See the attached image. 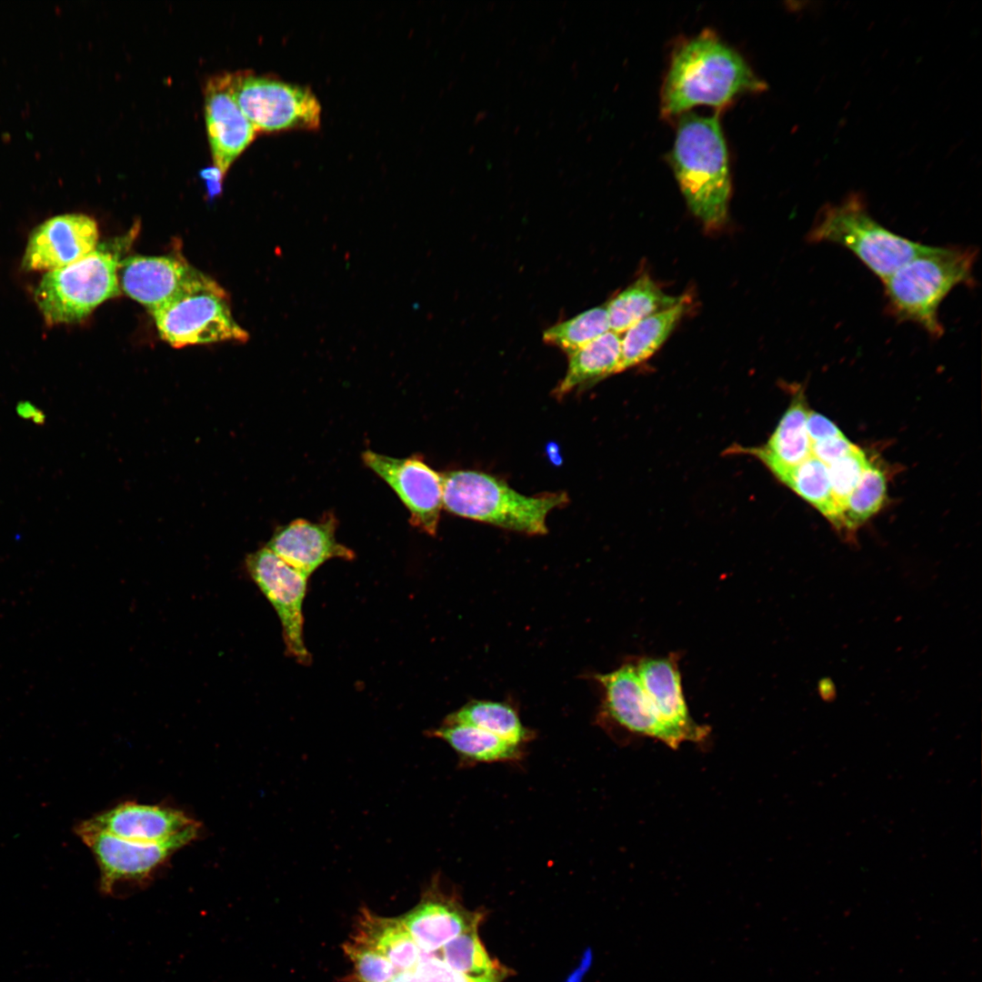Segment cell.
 Masks as SVG:
<instances>
[{
	"instance_id": "1",
	"label": "cell",
	"mask_w": 982,
	"mask_h": 982,
	"mask_svg": "<svg viewBox=\"0 0 982 982\" xmlns=\"http://www.w3.org/2000/svg\"><path fill=\"white\" fill-rule=\"evenodd\" d=\"M766 88L740 54L707 29L673 51L660 110L664 117H673L700 105L720 109L739 95Z\"/></svg>"
},
{
	"instance_id": "2",
	"label": "cell",
	"mask_w": 982,
	"mask_h": 982,
	"mask_svg": "<svg viewBox=\"0 0 982 982\" xmlns=\"http://www.w3.org/2000/svg\"><path fill=\"white\" fill-rule=\"evenodd\" d=\"M977 256L974 246H928L882 282L887 313L898 322L917 325L931 338H940L945 333L940 305L956 286H975Z\"/></svg>"
},
{
	"instance_id": "3",
	"label": "cell",
	"mask_w": 982,
	"mask_h": 982,
	"mask_svg": "<svg viewBox=\"0 0 982 982\" xmlns=\"http://www.w3.org/2000/svg\"><path fill=\"white\" fill-rule=\"evenodd\" d=\"M670 163L686 205L709 229L727 219L731 180L719 114L687 113L678 120Z\"/></svg>"
},
{
	"instance_id": "4",
	"label": "cell",
	"mask_w": 982,
	"mask_h": 982,
	"mask_svg": "<svg viewBox=\"0 0 982 982\" xmlns=\"http://www.w3.org/2000/svg\"><path fill=\"white\" fill-rule=\"evenodd\" d=\"M134 233L98 244L79 260L44 275L34 298L47 325L80 322L119 296L118 266Z\"/></svg>"
},
{
	"instance_id": "5",
	"label": "cell",
	"mask_w": 982,
	"mask_h": 982,
	"mask_svg": "<svg viewBox=\"0 0 982 982\" xmlns=\"http://www.w3.org/2000/svg\"><path fill=\"white\" fill-rule=\"evenodd\" d=\"M442 477L443 506L448 512L529 535L546 534L549 512L568 501L566 493L521 495L483 472L457 470Z\"/></svg>"
},
{
	"instance_id": "6",
	"label": "cell",
	"mask_w": 982,
	"mask_h": 982,
	"mask_svg": "<svg viewBox=\"0 0 982 982\" xmlns=\"http://www.w3.org/2000/svg\"><path fill=\"white\" fill-rule=\"evenodd\" d=\"M808 242L833 243L855 255L882 282L928 246L899 235L869 213L865 196L851 192L837 204L818 211Z\"/></svg>"
},
{
	"instance_id": "7",
	"label": "cell",
	"mask_w": 982,
	"mask_h": 982,
	"mask_svg": "<svg viewBox=\"0 0 982 982\" xmlns=\"http://www.w3.org/2000/svg\"><path fill=\"white\" fill-rule=\"evenodd\" d=\"M150 313L160 337L175 348L249 338L232 316L226 293L207 276Z\"/></svg>"
},
{
	"instance_id": "8",
	"label": "cell",
	"mask_w": 982,
	"mask_h": 982,
	"mask_svg": "<svg viewBox=\"0 0 982 982\" xmlns=\"http://www.w3.org/2000/svg\"><path fill=\"white\" fill-rule=\"evenodd\" d=\"M232 95L256 132L317 129L321 105L310 89L249 72L230 73Z\"/></svg>"
},
{
	"instance_id": "9",
	"label": "cell",
	"mask_w": 982,
	"mask_h": 982,
	"mask_svg": "<svg viewBox=\"0 0 982 982\" xmlns=\"http://www.w3.org/2000/svg\"><path fill=\"white\" fill-rule=\"evenodd\" d=\"M200 827L164 843L145 844L125 840L79 823L75 831L93 853L100 870V887L110 892L120 881L148 878L180 848L194 841Z\"/></svg>"
},
{
	"instance_id": "10",
	"label": "cell",
	"mask_w": 982,
	"mask_h": 982,
	"mask_svg": "<svg viewBox=\"0 0 982 982\" xmlns=\"http://www.w3.org/2000/svg\"><path fill=\"white\" fill-rule=\"evenodd\" d=\"M246 567L278 615L287 653L298 663L308 665L311 655L304 643L302 610L308 577L266 546L247 556Z\"/></svg>"
},
{
	"instance_id": "11",
	"label": "cell",
	"mask_w": 982,
	"mask_h": 982,
	"mask_svg": "<svg viewBox=\"0 0 982 982\" xmlns=\"http://www.w3.org/2000/svg\"><path fill=\"white\" fill-rule=\"evenodd\" d=\"M362 458L399 496L410 512L411 524L436 536L443 506L442 475L416 456L395 458L366 451Z\"/></svg>"
},
{
	"instance_id": "12",
	"label": "cell",
	"mask_w": 982,
	"mask_h": 982,
	"mask_svg": "<svg viewBox=\"0 0 982 982\" xmlns=\"http://www.w3.org/2000/svg\"><path fill=\"white\" fill-rule=\"evenodd\" d=\"M634 666L656 716L671 736L673 749L685 742L705 741L709 728L697 724L689 714L676 655L644 657Z\"/></svg>"
},
{
	"instance_id": "13",
	"label": "cell",
	"mask_w": 982,
	"mask_h": 982,
	"mask_svg": "<svg viewBox=\"0 0 982 982\" xmlns=\"http://www.w3.org/2000/svg\"><path fill=\"white\" fill-rule=\"evenodd\" d=\"M98 245L96 222L84 214L53 216L31 232L22 258L24 271H53L92 252Z\"/></svg>"
},
{
	"instance_id": "14",
	"label": "cell",
	"mask_w": 982,
	"mask_h": 982,
	"mask_svg": "<svg viewBox=\"0 0 982 982\" xmlns=\"http://www.w3.org/2000/svg\"><path fill=\"white\" fill-rule=\"evenodd\" d=\"M119 286L151 312L206 276L175 256H131L121 260Z\"/></svg>"
},
{
	"instance_id": "15",
	"label": "cell",
	"mask_w": 982,
	"mask_h": 982,
	"mask_svg": "<svg viewBox=\"0 0 982 982\" xmlns=\"http://www.w3.org/2000/svg\"><path fill=\"white\" fill-rule=\"evenodd\" d=\"M205 119L214 167L224 177L257 133L232 95L230 73L216 75L207 81Z\"/></svg>"
},
{
	"instance_id": "16",
	"label": "cell",
	"mask_w": 982,
	"mask_h": 982,
	"mask_svg": "<svg viewBox=\"0 0 982 982\" xmlns=\"http://www.w3.org/2000/svg\"><path fill=\"white\" fill-rule=\"evenodd\" d=\"M81 823L125 840L145 844L164 843L200 827L179 809L135 802L122 803Z\"/></svg>"
},
{
	"instance_id": "17",
	"label": "cell",
	"mask_w": 982,
	"mask_h": 982,
	"mask_svg": "<svg viewBox=\"0 0 982 982\" xmlns=\"http://www.w3.org/2000/svg\"><path fill=\"white\" fill-rule=\"evenodd\" d=\"M596 678L604 689L606 717L628 733L656 739L673 749L671 736L656 716L634 665H624Z\"/></svg>"
},
{
	"instance_id": "18",
	"label": "cell",
	"mask_w": 982,
	"mask_h": 982,
	"mask_svg": "<svg viewBox=\"0 0 982 982\" xmlns=\"http://www.w3.org/2000/svg\"><path fill=\"white\" fill-rule=\"evenodd\" d=\"M481 914L471 912L442 890L436 877L418 905L401 918L420 950L431 953L476 928Z\"/></svg>"
},
{
	"instance_id": "19",
	"label": "cell",
	"mask_w": 982,
	"mask_h": 982,
	"mask_svg": "<svg viewBox=\"0 0 982 982\" xmlns=\"http://www.w3.org/2000/svg\"><path fill=\"white\" fill-rule=\"evenodd\" d=\"M334 516L313 523L296 519L278 529L266 547L307 577L331 558L352 560L355 553L336 539Z\"/></svg>"
},
{
	"instance_id": "20",
	"label": "cell",
	"mask_w": 982,
	"mask_h": 982,
	"mask_svg": "<svg viewBox=\"0 0 982 982\" xmlns=\"http://www.w3.org/2000/svg\"><path fill=\"white\" fill-rule=\"evenodd\" d=\"M808 412L803 391H798L767 442L740 450L759 459L774 476L802 463L811 456L807 431Z\"/></svg>"
},
{
	"instance_id": "21",
	"label": "cell",
	"mask_w": 982,
	"mask_h": 982,
	"mask_svg": "<svg viewBox=\"0 0 982 982\" xmlns=\"http://www.w3.org/2000/svg\"><path fill=\"white\" fill-rule=\"evenodd\" d=\"M621 338L620 335L608 331L568 354L566 373L554 395L562 398L576 387L594 385L615 374L620 359Z\"/></svg>"
},
{
	"instance_id": "22",
	"label": "cell",
	"mask_w": 982,
	"mask_h": 982,
	"mask_svg": "<svg viewBox=\"0 0 982 982\" xmlns=\"http://www.w3.org/2000/svg\"><path fill=\"white\" fill-rule=\"evenodd\" d=\"M428 736L444 740L465 763L513 762L523 757L522 746L466 724L443 722Z\"/></svg>"
},
{
	"instance_id": "23",
	"label": "cell",
	"mask_w": 982,
	"mask_h": 982,
	"mask_svg": "<svg viewBox=\"0 0 982 982\" xmlns=\"http://www.w3.org/2000/svg\"><path fill=\"white\" fill-rule=\"evenodd\" d=\"M358 924L355 940L379 952L397 970L415 969L419 961L420 949L401 918L381 917L364 909Z\"/></svg>"
},
{
	"instance_id": "24",
	"label": "cell",
	"mask_w": 982,
	"mask_h": 982,
	"mask_svg": "<svg viewBox=\"0 0 982 982\" xmlns=\"http://www.w3.org/2000/svg\"><path fill=\"white\" fill-rule=\"evenodd\" d=\"M686 298L653 314L630 326L621 338L620 359L616 373L625 371L652 356L666 342L686 309Z\"/></svg>"
},
{
	"instance_id": "25",
	"label": "cell",
	"mask_w": 982,
	"mask_h": 982,
	"mask_svg": "<svg viewBox=\"0 0 982 982\" xmlns=\"http://www.w3.org/2000/svg\"><path fill=\"white\" fill-rule=\"evenodd\" d=\"M647 275L641 276L606 304L610 331L620 335L638 321L677 304Z\"/></svg>"
},
{
	"instance_id": "26",
	"label": "cell",
	"mask_w": 982,
	"mask_h": 982,
	"mask_svg": "<svg viewBox=\"0 0 982 982\" xmlns=\"http://www.w3.org/2000/svg\"><path fill=\"white\" fill-rule=\"evenodd\" d=\"M818 510L841 533L842 516L831 493L827 467L812 455L802 463L775 476Z\"/></svg>"
},
{
	"instance_id": "27",
	"label": "cell",
	"mask_w": 982,
	"mask_h": 982,
	"mask_svg": "<svg viewBox=\"0 0 982 982\" xmlns=\"http://www.w3.org/2000/svg\"><path fill=\"white\" fill-rule=\"evenodd\" d=\"M444 722L473 726L520 746L532 738L531 731L523 726L516 711L500 702L472 701L448 715Z\"/></svg>"
},
{
	"instance_id": "28",
	"label": "cell",
	"mask_w": 982,
	"mask_h": 982,
	"mask_svg": "<svg viewBox=\"0 0 982 982\" xmlns=\"http://www.w3.org/2000/svg\"><path fill=\"white\" fill-rule=\"evenodd\" d=\"M887 478L871 462L847 498L842 514V531L853 540L857 529L876 515L887 499Z\"/></svg>"
},
{
	"instance_id": "29",
	"label": "cell",
	"mask_w": 982,
	"mask_h": 982,
	"mask_svg": "<svg viewBox=\"0 0 982 982\" xmlns=\"http://www.w3.org/2000/svg\"><path fill=\"white\" fill-rule=\"evenodd\" d=\"M608 331L610 327L606 304L548 327L543 333V340L568 355Z\"/></svg>"
},
{
	"instance_id": "30",
	"label": "cell",
	"mask_w": 982,
	"mask_h": 982,
	"mask_svg": "<svg viewBox=\"0 0 982 982\" xmlns=\"http://www.w3.org/2000/svg\"><path fill=\"white\" fill-rule=\"evenodd\" d=\"M443 960L453 969L470 977H502V968L489 957L476 928L463 933L442 947Z\"/></svg>"
},
{
	"instance_id": "31",
	"label": "cell",
	"mask_w": 982,
	"mask_h": 982,
	"mask_svg": "<svg viewBox=\"0 0 982 982\" xmlns=\"http://www.w3.org/2000/svg\"><path fill=\"white\" fill-rule=\"evenodd\" d=\"M869 464L866 453L856 446L849 453L827 466L832 497L841 516L847 498Z\"/></svg>"
},
{
	"instance_id": "32",
	"label": "cell",
	"mask_w": 982,
	"mask_h": 982,
	"mask_svg": "<svg viewBox=\"0 0 982 982\" xmlns=\"http://www.w3.org/2000/svg\"><path fill=\"white\" fill-rule=\"evenodd\" d=\"M361 982H390L396 975L391 962L376 950L353 940L345 945Z\"/></svg>"
},
{
	"instance_id": "33",
	"label": "cell",
	"mask_w": 982,
	"mask_h": 982,
	"mask_svg": "<svg viewBox=\"0 0 982 982\" xmlns=\"http://www.w3.org/2000/svg\"><path fill=\"white\" fill-rule=\"evenodd\" d=\"M418 982H500L502 977L476 978L457 972L450 967L444 960L428 955L419 957V961L413 970Z\"/></svg>"
},
{
	"instance_id": "34",
	"label": "cell",
	"mask_w": 982,
	"mask_h": 982,
	"mask_svg": "<svg viewBox=\"0 0 982 982\" xmlns=\"http://www.w3.org/2000/svg\"><path fill=\"white\" fill-rule=\"evenodd\" d=\"M856 446L845 435L810 444L811 455L826 466L849 453Z\"/></svg>"
},
{
	"instance_id": "35",
	"label": "cell",
	"mask_w": 982,
	"mask_h": 982,
	"mask_svg": "<svg viewBox=\"0 0 982 982\" xmlns=\"http://www.w3.org/2000/svg\"><path fill=\"white\" fill-rule=\"evenodd\" d=\"M807 431L810 444L843 435L842 431L832 421L814 411L808 412Z\"/></svg>"
},
{
	"instance_id": "36",
	"label": "cell",
	"mask_w": 982,
	"mask_h": 982,
	"mask_svg": "<svg viewBox=\"0 0 982 982\" xmlns=\"http://www.w3.org/2000/svg\"><path fill=\"white\" fill-rule=\"evenodd\" d=\"M16 413L24 419H30L37 425L45 423L44 413L28 401H22L16 406Z\"/></svg>"
},
{
	"instance_id": "37",
	"label": "cell",
	"mask_w": 982,
	"mask_h": 982,
	"mask_svg": "<svg viewBox=\"0 0 982 982\" xmlns=\"http://www.w3.org/2000/svg\"><path fill=\"white\" fill-rule=\"evenodd\" d=\"M817 690L820 697L827 702L833 700L837 694L835 683L828 677L820 679Z\"/></svg>"
}]
</instances>
